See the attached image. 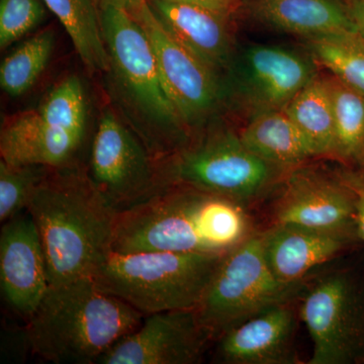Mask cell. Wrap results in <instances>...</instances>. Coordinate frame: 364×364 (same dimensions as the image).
Instances as JSON below:
<instances>
[{
	"label": "cell",
	"mask_w": 364,
	"mask_h": 364,
	"mask_svg": "<svg viewBox=\"0 0 364 364\" xmlns=\"http://www.w3.org/2000/svg\"><path fill=\"white\" fill-rule=\"evenodd\" d=\"M253 233L243 205L188 186H171L117 213L112 251L225 254Z\"/></svg>",
	"instance_id": "cell-1"
},
{
	"label": "cell",
	"mask_w": 364,
	"mask_h": 364,
	"mask_svg": "<svg viewBox=\"0 0 364 364\" xmlns=\"http://www.w3.org/2000/svg\"><path fill=\"white\" fill-rule=\"evenodd\" d=\"M26 212L40 234L50 286L92 277L112 251L117 213L78 167L51 169Z\"/></svg>",
	"instance_id": "cell-2"
},
{
	"label": "cell",
	"mask_w": 364,
	"mask_h": 364,
	"mask_svg": "<svg viewBox=\"0 0 364 364\" xmlns=\"http://www.w3.org/2000/svg\"><path fill=\"white\" fill-rule=\"evenodd\" d=\"M145 316L105 293L92 277L50 286L28 320L33 353L57 364H93Z\"/></svg>",
	"instance_id": "cell-3"
},
{
	"label": "cell",
	"mask_w": 364,
	"mask_h": 364,
	"mask_svg": "<svg viewBox=\"0 0 364 364\" xmlns=\"http://www.w3.org/2000/svg\"><path fill=\"white\" fill-rule=\"evenodd\" d=\"M224 254L111 252L92 279L144 316L196 310Z\"/></svg>",
	"instance_id": "cell-4"
},
{
	"label": "cell",
	"mask_w": 364,
	"mask_h": 364,
	"mask_svg": "<svg viewBox=\"0 0 364 364\" xmlns=\"http://www.w3.org/2000/svg\"><path fill=\"white\" fill-rule=\"evenodd\" d=\"M305 287V282L286 284L277 279L265 259L261 234L253 233L223 255L196 313L219 338L272 306L294 303Z\"/></svg>",
	"instance_id": "cell-5"
},
{
	"label": "cell",
	"mask_w": 364,
	"mask_h": 364,
	"mask_svg": "<svg viewBox=\"0 0 364 364\" xmlns=\"http://www.w3.org/2000/svg\"><path fill=\"white\" fill-rule=\"evenodd\" d=\"M258 157L233 133H220L157 163L163 188L188 186L246 208L272 188L280 169Z\"/></svg>",
	"instance_id": "cell-6"
},
{
	"label": "cell",
	"mask_w": 364,
	"mask_h": 364,
	"mask_svg": "<svg viewBox=\"0 0 364 364\" xmlns=\"http://www.w3.org/2000/svg\"><path fill=\"white\" fill-rule=\"evenodd\" d=\"M299 318L313 343L309 364H364V272L344 268L303 291Z\"/></svg>",
	"instance_id": "cell-7"
},
{
	"label": "cell",
	"mask_w": 364,
	"mask_h": 364,
	"mask_svg": "<svg viewBox=\"0 0 364 364\" xmlns=\"http://www.w3.org/2000/svg\"><path fill=\"white\" fill-rule=\"evenodd\" d=\"M87 176L117 214L163 189L149 150L111 111L93 136Z\"/></svg>",
	"instance_id": "cell-8"
},
{
	"label": "cell",
	"mask_w": 364,
	"mask_h": 364,
	"mask_svg": "<svg viewBox=\"0 0 364 364\" xmlns=\"http://www.w3.org/2000/svg\"><path fill=\"white\" fill-rule=\"evenodd\" d=\"M102 33L111 67L136 104L163 126L181 119L163 87L154 51L142 26L123 9L102 6Z\"/></svg>",
	"instance_id": "cell-9"
},
{
	"label": "cell",
	"mask_w": 364,
	"mask_h": 364,
	"mask_svg": "<svg viewBox=\"0 0 364 364\" xmlns=\"http://www.w3.org/2000/svg\"><path fill=\"white\" fill-rule=\"evenodd\" d=\"M212 339L196 310L151 314L105 352L97 364L200 363Z\"/></svg>",
	"instance_id": "cell-10"
},
{
	"label": "cell",
	"mask_w": 364,
	"mask_h": 364,
	"mask_svg": "<svg viewBox=\"0 0 364 364\" xmlns=\"http://www.w3.org/2000/svg\"><path fill=\"white\" fill-rule=\"evenodd\" d=\"M128 13L142 26L152 45L163 87L181 119L193 121L205 114L217 98L214 70L168 32L148 0Z\"/></svg>",
	"instance_id": "cell-11"
},
{
	"label": "cell",
	"mask_w": 364,
	"mask_h": 364,
	"mask_svg": "<svg viewBox=\"0 0 364 364\" xmlns=\"http://www.w3.org/2000/svg\"><path fill=\"white\" fill-rule=\"evenodd\" d=\"M277 224H291L358 238L355 196L340 176L296 168L287 176L274 208ZM361 242V241H360Z\"/></svg>",
	"instance_id": "cell-12"
},
{
	"label": "cell",
	"mask_w": 364,
	"mask_h": 364,
	"mask_svg": "<svg viewBox=\"0 0 364 364\" xmlns=\"http://www.w3.org/2000/svg\"><path fill=\"white\" fill-rule=\"evenodd\" d=\"M0 232V286L9 306L31 318L48 289L47 261L37 227L28 214L4 223Z\"/></svg>",
	"instance_id": "cell-13"
},
{
	"label": "cell",
	"mask_w": 364,
	"mask_h": 364,
	"mask_svg": "<svg viewBox=\"0 0 364 364\" xmlns=\"http://www.w3.org/2000/svg\"><path fill=\"white\" fill-rule=\"evenodd\" d=\"M293 303L280 304L218 338L217 359L227 364H296Z\"/></svg>",
	"instance_id": "cell-14"
},
{
	"label": "cell",
	"mask_w": 364,
	"mask_h": 364,
	"mask_svg": "<svg viewBox=\"0 0 364 364\" xmlns=\"http://www.w3.org/2000/svg\"><path fill=\"white\" fill-rule=\"evenodd\" d=\"M260 234L267 264L286 284L304 282L316 267L360 243L349 235L277 223Z\"/></svg>",
	"instance_id": "cell-15"
},
{
	"label": "cell",
	"mask_w": 364,
	"mask_h": 364,
	"mask_svg": "<svg viewBox=\"0 0 364 364\" xmlns=\"http://www.w3.org/2000/svg\"><path fill=\"white\" fill-rule=\"evenodd\" d=\"M243 85L253 104L262 111L284 107L314 77L310 62L301 55L275 46H254L246 52Z\"/></svg>",
	"instance_id": "cell-16"
},
{
	"label": "cell",
	"mask_w": 364,
	"mask_h": 364,
	"mask_svg": "<svg viewBox=\"0 0 364 364\" xmlns=\"http://www.w3.org/2000/svg\"><path fill=\"white\" fill-rule=\"evenodd\" d=\"M83 140L51 126L39 112L14 117L0 135L2 161L11 165H42L52 169L74 166Z\"/></svg>",
	"instance_id": "cell-17"
},
{
	"label": "cell",
	"mask_w": 364,
	"mask_h": 364,
	"mask_svg": "<svg viewBox=\"0 0 364 364\" xmlns=\"http://www.w3.org/2000/svg\"><path fill=\"white\" fill-rule=\"evenodd\" d=\"M163 26L210 68L226 65L231 54L229 18L205 7L176 1L148 0Z\"/></svg>",
	"instance_id": "cell-18"
},
{
	"label": "cell",
	"mask_w": 364,
	"mask_h": 364,
	"mask_svg": "<svg viewBox=\"0 0 364 364\" xmlns=\"http://www.w3.org/2000/svg\"><path fill=\"white\" fill-rule=\"evenodd\" d=\"M251 9L263 23L306 39L358 33L338 0H253Z\"/></svg>",
	"instance_id": "cell-19"
},
{
	"label": "cell",
	"mask_w": 364,
	"mask_h": 364,
	"mask_svg": "<svg viewBox=\"0 0 364 364\" xmlns=\"http://www.w3.org/2000/svg\"><path fill=\"white\" fill-rule=\"evenodd\" d=\"M239 136L254 154L282 168L317 156L303 132L284 111L258 112Z\"/></svg>",
	"instance_id": "cell-20"
},
{
	"label": "cell",
	"mask_w": 364,
	"mask_h": 364,
	"mask_svg": "<svg viewBox=\"0 0 364 364\" xmlns=\"http://www.w3.org/2000/svg\"><path fill=\"white\" fill-rule=\"evenodd\" d=\"M73 43L79 58L91 73L109 71L111 59L102 33L100 14L93 0H43Z\"/></svg>",
	"instance_id": "cell-21"
},
{
	"label": "cell",
	"mask_w": 364,
	"mask_h": 364,
	"mask_svg": "<svg viewBox=\"0 0 364 364\" xmlns=\"http://www.w3.org/2000/svg\"><path fill=\"white\" fill-rule=\"evenodd\" d=\"M284 112L303 132L317 156H334L336 145L334 116L324 77L315 75L294 95Z\"/></svg>",
	"instance_id": "cell-22"
},
{
	"label": "cell",
	"mask_w": 364,
	"mask_h": 364,
	"mask_svg": "<svg viewBox=\"0 0 364 364\" xmlns=\"http://www.w3.org/2000/svg\"><path fill=\"white\" fill-rule=\"evenodd\" d=\"M334 116V157L358 164L364 146V95L345 85L334 75L324 77Z\"/></svg>",
	"instance_id": "cell-23"
},
{
	"label": "cell",
	"mask_w": 364,
	"mask_h": 364,
	"mask_svg": "<svg viewBox=\"0 0 364 364\" xmlns=\"http://www.w3.org/2000/svg\"><path fill=\"white\" fill-rule=\"evenodd\" d=\"M54 44V33L44 31L7 56L0 67V85L4 92L11 97L25 95L45 70Z\"/></svg>",
	"instance_id": "cell-24"
},
{
	"label": "cell",
	"mask_w": 364,
	"mask_h": 364,
	"mask_svg": "<svg viewBox=\"0 0 364 364\" xmlns=\"http://www.w3.org/2000/svg\"><path fill=\"white\" fill-rule=\"evenodd\" d=\"M314 58L332 75L364 95V40L358 33L308 39Z\"/></svg>",
	"instance_id": "cell-25"
},
{
	"label": "cell",
	"mask_w": 364,
	"mask_h": 364,
	"mask_svg": "<svg viewBox=\"0 0 364 364\" xmlns=\"http://www.w3.org/2000/svg\"><path fill=\"white\" fill-rule=\"evenodd\" d=\"M48 124L85 140L86 105L85 90L75 76L66 78L48 95L38 109Z\"/></svg>",
	"instance_id": "cell-26"
},
{
	"label": "cell",
	"mask_w": 364,
	"mask_h": 364,
	"mask_svg": "<svg viewBox=\"0 0 364 364\" xmlns=\"http://www.w3.org/2000/svg\"><path fill=\"white\" fill-rule=\"evenodd\" d=\"M52 168L42 165H11L0 161V222L28 208L31 198Z\"/></svg>",
	"instance_id": "cell-27"
},
{
	"label": "cell",
	"mask_w": 364,
	"mask_h": 364,
	"mask_svg": "<svg viewBox=\"0 0 364 364\" xmlns=\"http://www.w3.org/2000/svg\"><path fill=\"white\" fill-rule=\"evenodd\" d=\"M43 0H0V48L6 49L44 20Z\"/></svg>",
	"instance_id": "cell-28"
},
{
	"label": "cell",
	"mask_w": 364,
	"mask_h": 364,
	"mask_svg": "<svg viewBox=\"0 0 364 364\" xmlns=\"http://www.w3.org/2000/svg\"><path fill=\"white\" fill-rule=\"evenodd\" d=\"M339 174L355 196L356 228L359 240L364 243V178L360 172L352 170H343Z\"/></svg>",
	"instance_id": "cell-29"
},
{
	"label": "cell",
	"mask_w": 364,
	"mask_h": 364,
	"mask_svg": "<svg viewBox=\"0 0 364 364\" xmlns=\"http://www.w3.org/2000/svg\"><path fill=\"white\" fill-rule=\"evenodd\" d=\"M176 1L188 2L196 4L222 14L225 18H230L237 11H239L244 0H176Z\"/></svg>",
	"instance_id": "cell-30"
},
{
	"label": "cell",
	"mask_w": 364,
	"mask_h": 364,
	"mask_svg": "<svg viewBox=\"0 0 364 364\" xmlns=\"http://www.w3.org/2000/svg\"><path fill=\"white\" fill-rule=\"evenodd\" d=\"M352 23L356 31L364 40V0H352L350 6H347Z\"/></svg>",
	"instance_id": "cell-31"
},
{
	"label": "cell",
	"mask_w": 364,
	"mask_h": 364,
	"mask_svg": "<svg viewBox=\"0 0 364 364\" xmlns=\"http://www.w3.org/2000/svg\"><path fill=\"white\" fill-rule=\"evenodd\" d=\"M142 1L143 0H100V6L119 7V9L130 11Z\"/></svg>",
	"instance_id": "cell-32"
},
{
	"label": "cell",
	"mask_w": 364,
	"mask_h": 364,
	"mask_svg": "<svg viewBox=\"0 0 364 364\" xmlns=\"http://www.w3.org/2000/svg\"><path fill=\"white\" fill-rule=\"evenodd\" d=\"M358 164L359 165V167H360L361 165H364V146L363 150H361L360 155H359Z\"/></svg>",
	"instance_id": "cell-33"
},
{
	"label": "cell",
	"mask_w": 364,
	"mask_h": 364,
	"mask_svg": "<svg viewBox=\"0 0 364 364\" xmlns=\"http://www.w3.org/2000/svg\"><path fill=\"white\" fill-rule=\"evenodd\" d=\"M359 172H360L361 176H363L364 178V165H361L360 170H359Z\"/></svg>",
	"instance_id": "cell-34"
}]
</instances>
